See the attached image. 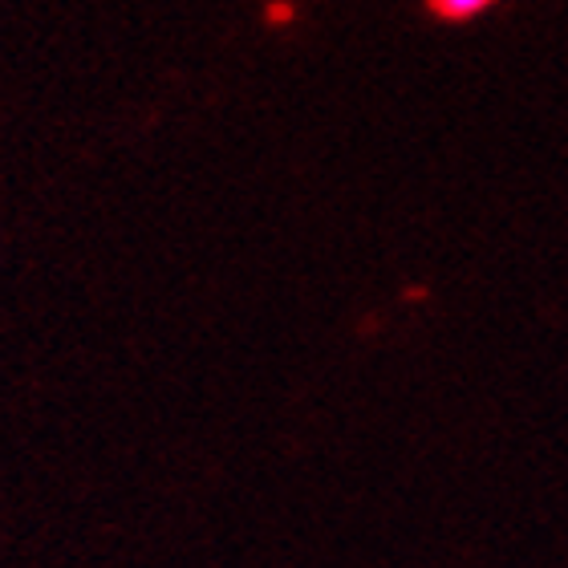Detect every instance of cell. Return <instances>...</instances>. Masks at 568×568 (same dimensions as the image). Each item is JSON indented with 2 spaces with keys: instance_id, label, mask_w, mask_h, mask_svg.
I'll return each mask as SVG.
<instances>
[{
  "instance_id": "obj_1",
  "label": "cell",
  "mask_w": 568,
  "mask_h": 568,
  "mask_svg": "<svg viewBox=\"0 0 568 568\" xmlns=\"http://www.w3.org/2000/svg\"><path fill=\"white\" fill-rule=\"evenodd\" d=\"M499 0H423V9L430 21L438 24H467L475 17H484L487 9H496Z\"/></svg>"
},
{
  "instance_id": "obj_2",
  "label": "cell",
  "mask_w": 568,
  "mask_h": 568,
  "mask_svg": "<svg viewBox=\"0 0 568 568\" xmlns=\"http://www.w3.org/2000/svg\"><path fill=\"white\" fill-rule=\"evenodd\" d=\"M268 21H273V24L293 21V4H273V9H268Z\"/></svg>"
}]
</instances>
